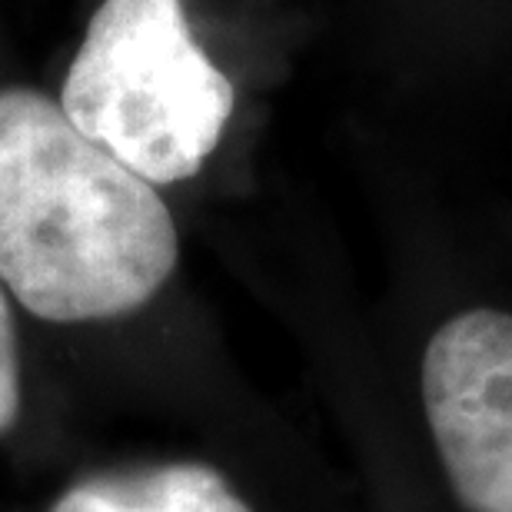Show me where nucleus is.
<instances>
[{
  "label": "nucleus",
  "instance_id": "nucleus-5",
  "mask_svg": "<svg viewBox=\"0 0 512 512\" xmlns=\"http://www.w3.org/2000/svg\"><path fill=\"white\" fill-rule=\"evenodd\" d=\"M20 413V363H17V333L7 296L0 290V433L14 426Z\"/></svg>",
  "mask_w": 512,
  "mask_h": 512
},
{
  "label": "nucleus",
  "instance_id": "nucleus-3",
  "mask_svg": "<svg viewBox=\"0 0 512 512\" xmlns=\"http://www.w3.org/2000/svg\"><path fill=\"white\" fill-rule=\"evenodd\" d=\"M423 406L449 486L469 512H512V316L469 310L433 333Z\"/></svg>",
  "mask_w": 512,
  "mask_h": 512
},
{
  "label": "nucleus",
  "instance_id": "nucleus-4",
  "mask_svg": "<svg viewBox=\"0 0 512 512\" xmlns=\"http://www.w3.org/2000/svg\"><path fill=\"white\" fill-rule=\"evenodd\" d=\"M50 512H253L213 466L167 463L70 486Z\"/></svg>",
  "mask_w": 512,
  "mask_h": 512
},
{
  "label": "nucleus",
  "instance_id": "nucleus-2",
  "mask_svg": "<svg viewBox=\"0 0 512 512\" xmlns=\"http://www.w3.org/2000/svg\"><path fill=\"white\" fill-rule=\"evenodd\" d=\"M233 100L180 0H104L67 70L60 107L84 137L157 187L197 177L223 140Z\"/></svg>",
  "mask_w": 512,
  "mask_h": 512
},
{
  "label": "nucleus",
  "instance_id": "nucleus-1",
  "mask_svg": "<svg viewBox=\"0 0 512 512\" xmlns=\"http://www.w3.org/2000/svg\"><path fill=\"white\" fill-rule=\"evenodd\" d=\"M180 240L150 180L64 107L0 90V283L50 323L130 313L170 280Z\"/></svg>",
  "mask_w": 512,
  "mask_h": 512
}]
</instances>
